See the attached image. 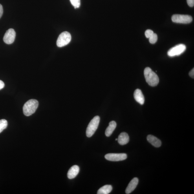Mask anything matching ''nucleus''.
Segmentation results:
<instances>
[{"label": "nucleus", "instance_id": "nucleus-10", "mask_svg": "<svg viewBox=\"0 0 194 194\" xmlns=\"http://www.w3.org/2000/svg\"><path fill=\"white\" fill-rule=\"evenodd\" d=\"M134 97L137 102L140 103L141 105H143L145 102V98L142 92L139 89H136L134 91Z\"/></svg>", "mask_w": 194, "mask_h": 194}, {"label": "nucleus", "instance_id": "nucleus-2", "mask_svg": "<svg viewBox=\"0 0 194 194\" xmlns=\"http://www.w3.org/2000/svg\"><path fill=\"white\" fill-rule=\"evenodd\" d=\"M39 106V102L35 99H31L24 104L23 108V114L26 116H29L36 111Z\"/></svg>", "mask_w": 194, "mask_h": 194}, {"label": "nucleus", "instance_id": "nucleus-14", "mask_svg": "<svg viewBox=\"0 0 194 194\" xmlns=\"http://www.w3.org/2000/svg\"><path fill=\"white\" fill-rule=\"evenodd\" d=\"M116 126V123L114 121L110 122L108 127L106 129L105 134L107 137H109L112 135Z\"/></svg>", "mask_w": 194, "mask_h": 194}, {"label": "nucleus", "instance_id": "nucleus-12", "mask_svg": "<svg viewBox=\"0 0 194 194\" xmlns=\"http://www.w3.org/2000/svg\"><path fill=\"white\" fill-rule=\"evenodd\" d=\"M129 138L128 134L123 132L119 136L117 141L119 144L124 145L128 144L129 142Z\"/></svg>", "mask_w": 194, "mask_h": 194}, {"label": "nucleus", "instance_id": "nucleus-24", "mask_svg": "<svg viewBox=\"0 0 194 194\" xmlns=\"http://www.w3.org/2000/svg\"><path fill=\"white\" fill-rule=\"evenodd\" d=\"M116 141L118 140V138H116Z\"/></svg>", "mask_w": 194, "mask_h": 194}, {"label": "nucleus", "instance_id": "nucleus-16", "mask_svg": "<svg viewBox=\"0 0 194 194\" xmlns=\"http://www.w3.org/2000/svg\"><path fill=\"white\" fill-rule=\"evenodd\" d=\"M8 122L6 120L4 119L0 120V133L6 128Z\"/></svg>", "mask_w": 194, "mask_h": 194}, {"label": "nucleus", "instance_id": "nucleus-19", "mask_svg": "<svg viewBox=\"0 0 194 194\" xmlns=\"http://www.w3.org/2000/svg\"><path fill=\"white\" fill-rule=\"evenodd\" d=\"M154 32L151 30H147L145 32V35L147 38H149L154 34Z\"/></svg>", "mask_w": 194, "mask_h": 194}, {"label": "nucleus", "instance_id": "nucleus-20", "mask_svg": "<svg viewBox=\"0 0 194 194\" xmlns=\"http://www.w3.org/2000/svg\"><path fill=\"white\" fill-rule=\"evenodd\" d=\"M187 3L190 7H193L194 5V0H187Z\"/></svg>", "mask_w": 194, "mask_h": 194}, {"label": "nucleus", "instance_id": "nucleus-4", "mask_svg": "<svg viewBox=\"0 0 194 194\" xmlns=\"http://www.w3.org/2000/svg\"><path fill=\"white\" fill-rule=\"evenodd\" d=\"M71 40V36L67 32H63L59 35L57 41V45L59 47H62L67 45Z\"/></svg>", "mask_w": 194, "mask_h": 194}, {"label": "nucleus", "instance_id": "nucleus-17", "mask_svg": "<svg viewBox=\"0 0 194 194\" xmlns=\"http://www.w3.org/2000/svg\"><path fill=\"white\" fill-rule=\"evenodd\" d=\"M70 1L75 8L80 7L81 5L80 0H70Z\"/></svg>", "mask_w": 194, "mask_h": 194}, {"label": "nucleus", "instance_id": "nucleus-9", "mask_svg": "<svg viewBox=\"0 0 194 194\" xmlns=\"http://www.w3.org/2000/svg\"><path fill=\"white\" fill-rule=\"evenodd\" d=\"M138 183V178H133L130 182L128 186L127 187L126 190H125V193L129 194L132 192L137 186Z\"/></svg>", "mask_w": 194, "mask_h": 194}, {"label": "nucleus", "instance_id": "nucleus-3", "mask_svg": "<svg viewBox=\"0 0 194 194\" xmlns=\"http://www.w3.org/2000/svg\"><path fill=\"white\" fill-rule=\"evenodd\" d=\"M100 121V117L96 116L90 121L86 131V134L88 137H91L95 133L98 127Z\"/></svg>", "mask_w": 194, "mask_h": 194}, {"label": "nucleus", "instance_id": "nucleus-15", "mask_svg": "<svg viewBox=\"0 0 194 194\" xmlns=\"http://www.w3.org/2000/svg\"><path fill=\"white\" fill-rule=\"evenodd\" d=\"M112 187L111 185H106L101 187L97 192L98 194H108L112 190Z\"/></svg>", "mask_w": 194, "mask_h": 194}, {"label": "nucleus", "instance_id": "nucleus-1", "mask_svg": "<svg viewBox=\"0 0 194 194\" xmlns=\"http://www.w3.org/2000/svg\"><path fill=\"white\" fill-rule=\"evenodd\" d=\"M146 81L148 84L152 87H155L159 83V78L155 72L150 68L146 67L144 71Z\"/></svg>", "mask_w": 194, "mask_h": 194}, {"label": "nucleus", "instance_id": "nucleus-5", "mask_svg": "<svg viewBox=\"0 0 194 194\" xmlns=\"http://www.w3.org/2000/svg\"><path fill=\"white\" fill-rule=\"evenodd\" d=\"M172 21L174 23L187 24L191 23L192 17L188 15H174L171 17Z\"/></svg>", "mask_w": 194, "mask_h": 194}, {"label": "nucleus", "instance_id": "nucleus-13", "mask_svg": "<svg viewBox=\"0 0 194 194\" xmlns=\"http://www.w3.org/2000/svg\"><path fill=\"white\" fill-rule=\"evenodd\" d=\"M147 138L148 142L154 147H158L162 145L161 141L155 136L149 135L147 136Z\"/></svg>", "mask_w": 194, "mask_h": 194}, {"label": "nucleus", "instance_id": "nucleus-6", "mask_svg": "<svg viewBox=\"0 0 194 194\" xmlns=\"http://www.w3.org/2000/svg\"><path fill=\"white\" fill-rule=\"evenodd\" d=\"M186 49V45L180 44L171 48L167 52V55L170 57L179 56L184 52Z\"/></svg>", "mask_w": 194, "mask_h": 194}, {"label": "nucleus", "instance_id": "nucleus-21", "mask_svg": "<svg viewBox=\"0 0 194 194\" xmlns=\"http://www.w3.org/2000/svg\"><path fill=\"white\" fill-rule=\"evenodd\" d=\"M189 76H190L191 78H194V68L190 72H189Z\"/></svg>", "mask_w": 194, "mask_h": 194}, {"label": "nucleus", "instance_id": "nucleus-8", "mask_svg": "<svg viewBox=\"0 0 194 194\" xmlns=\"http://www.w3.org/2000/svg\"><path fill=\"white\" fill-rule=\"evenodd\" d=\"M16 37V32L13 28H10L6 31L3 37L4 42L7 44H11L14 42Z\"/></svg>", "mask_w": 194, "mask_h": 194}, {"label": "nucleus", "instance_id": "nucleus-7", "mask_svg": "<svg viewBox=\"0 0 194 194\" xmlns=\"http://www.w3.org/2000/svg\"><path fill=\"white\" fill-rule=\"evenodd\" d=\"M127 156L125 153H110L106 155L105 158L108 160L110 161L118 162L124 160L126 159Z\"/></svg>", "mask_w": 194, "mask_h": 194}, {"label": "nucleus", "instance_id": "nucleus-22", "mask_svg": "<svg viewBox=\"0 0 194 194\" xmlns=\"http://www.w3.org/2000/svg\"><path fill=\"white\" fill-rule=\"evenodd\" d=\"M3 6H2L1 4H0V19L1 18L2 15H3Z\"/></svg>", "mask_w": 194, "mask_h": 194}, {"label": "nucleus", "instance_id": "nucleus-11", "mask_svg": "<svg viewBox=\"0 0 194 194\" xmlns=\"http://www.w3.org/2000/svg\"><path fill=\"white\" fill-rule=\"evenodd\" d=\"M80 171V168L78 165H75L72 166L68 171L67 173L68 178L70 179H72L75 178Z\"/></svg>", "mask_w": 194, "mask_h": 194}, {"label": "nucleus", "instance_id": "nucleus-23", "mask_svg": "<svg viewBox=\"0 0 194 194\" xmlns=\"http://www.w3.org/2000/svg\"><path fill=\"white\" fill-rule=\"evenodd\" d=\"M5 85L3 81L0 80V90L3 89Z\"/></svg>", "mask_w": 194, "mask_h": 194}, {"label": "nucleus", "instance_id": "nucleus-18", "mask_svg": "<svg viewBox=\"0 0 194 194\" xmlns=\"http://www.w3.org/2000/svg\"><path fill=\"white\" fill-rule=\"evenodd\" d=\"M149 39L150 43L152 44H155L158 40L157 35L155 33H154L153 34Z\"/></svg>", "mask_w": 194, "mask_h": 194}]
</instances>
